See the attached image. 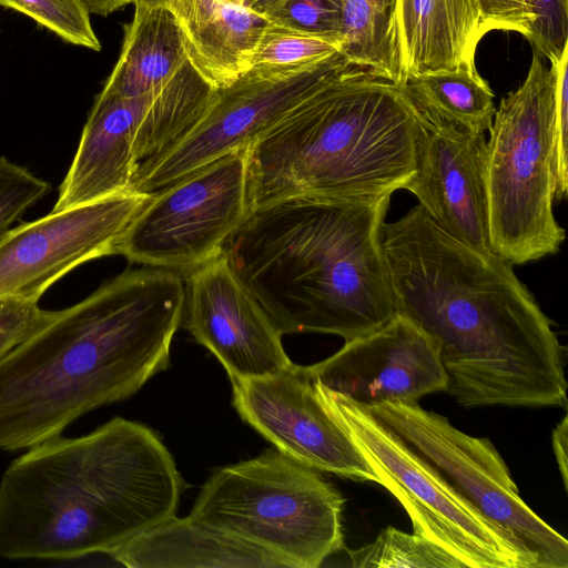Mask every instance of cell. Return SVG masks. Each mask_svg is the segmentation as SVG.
<instances>
[{
  "mask_svg": "<svg viewBox=\"0 0 568 568\" xmlns=\"http://www.w3.org/2000/svg\"><path fill=\"white\" fill-rule=\"evenodd\" d=\"M381 244L396 314L437 341L459 405L523 406L555 382L565 349L510 262L452 237L418 204L383 223Z\"/></svg>",
  "mask_w": 568,
  "mask_h": 568,
  "instance_id": "obj_1",
  "label": "cell"
},
{
  "mask_svg": "<svg viewBox=\"0 0 568 568\" xmlns=\"http://www.w3.org/2000/svg\"><path fill=\"white\" fill-rule=\"evenodd\" d=\"M184 277L126 270L44 322L0 358V450L28 449L135 394L166 369Z\"/></svg>",
  "mask_w": 568,
  "mask_h": 568,
  "instance_id": "obj_2",
  "label": "cell"
},
{
  "mask_svg": "<svg viewBox=\"0 0 568 568\" xmlns=\"http://www.w3.org/2000/svg\"><path fill=\"white\" fill-rule=\"evenodd\" d=\"M183 480L161 438L114 417L28 448L0 479V558L108 554L176 514Z\"/></svg>",
  "mask_w": 568,
  "mask_h": 568,
  "instance_id": "obj_3",
  "label": "cell"
},
{
  "mask_svg": "<svg viewBox=\"0 0 568 568\" xmlns=\"http://www.w3.org/2000/svg\"><path fill=\"white\" fill-rule=\"evenodd\" d=\"M392 195L293 197L251 212L224 253L281 334L345 342L396 315L381 230Z\"/></svg>",
  "mask_w": 568,
  "mask_h": 568,
  "instance_id": "obj_4",
  "label": "cell"
},
{
  "mask_svg": "<svg viewBox=\"0 0 568 568\" xmlns=\"http://www.w3.org/2000/svg\"><path fill=\"white\" fill-rule=\"evenodd\" d=\"M424 120L406 83L346 64L246 149L250 213L293 197L357 201L405 189Z\"/></svg>",
  "mask_w": 568,
  "mask_h": 568,
  "instance_id": "obj_5",
  "label": "cell"
},
{
  "mask_svg": "<svg viewBox=\"0 0 568 568\" xmlns=\"http://www.w3.org/2000/svg\"><path fill=\"white\" fill-rule=\"evenodd\" d=\"M344 501L317 469L275 447L216 469L189 517L272 554L286 568H317L344 548Z\"/></svg>",
  "mask_w": 568,
  "mask_h": 568,
  "instance_id": "obj_6",
  "label": "cell"
},
{
  "mask_svg": "<svg viewBox=\"0 0 568 568\" xmlns=\"http://www.w3.org/2000/svg\"><path fill=\"white\" fill-rule=\"evenodd\" d=\"M555 74L534 50L523 83L496 109L486 142L489 236L513 265L558 252L565 230L554 214Z\"/></svg>",
  "mask_w": 568,
  "mask_h": 568,
  "instance_id": "obj_7",
  "label": "cell"
},
{
  "mask_svg": "<svg viewBox=\"0 0 568 568\" xmlns=\"http://www.w3.org/2000/svg\"><path fill=\"white\" fill-rule=\"evenodd\" d=\"M313 384L325 408L376 474L378 484L402 504L414 534L440 546L467 568H539L535 552L484 516L365 405Z\"/></svg>",
  "mask_w": 568,
  "mask_h": 568,
  "instance_id": "obj_8",
  "label": "cell"
},
{
  "mask_svg": "<svg viewBox=\"0 0 568 568\" xmlns=\"http://www.w3.org/2000/svg\"><path fill=\"white\" fill-rule=\"evenodd\" d=\"M372 415L430 463L484 516L520 539L539 568H567L568 541L521 498L488 438L473 437L418 402L365 405Z\"/></svg>",
  "mask_w": 568,
  "mask_h": 568,
  "instance_id": "obj_9",
  "label": "cell"
},
{
  "mask_svg": "<svg viewBox=\"0 0 568 568\" xmlns=\"http://www.w3.org/2000/svg\"><path fill=\"white\" fill-rule=\"evenodd\" d=\"M246 169L244 149L153 194L116 254L182 275L217 256L250 214Z\"/></svg>",
  "mask_w": 568,
  "mask_h": 568,
  "instance_id": "obj_10",
  "label": "cell"
},
{
  "mask_svg": "<svg viewBox=\"0 0 568 568\" xmlns=\"http://www.w3.org/2000/svg\"><path fill=\"white\" fill-rule=\"evenodd\" d=\"M349 61L336 52L294 67H252L216 95L205 115L133 191L153 195L219 159L247 149L323 81Z\"/></svg>",
  "mask_w": 568,
  "mask_h": 568,
  "instance_id": "obj_11",
  "label": "cell"
},
{
  "mask_svg": "<svg viewBox=\"0 0 568 568\" xmlns=\"http://www.w3.org/2000/svg\"><path fill=\"white\" fill-rule=\"evenodd\" d=\"M151 196L131 191L12 227L0 242V300L38 303L77 266L116 254L129 224Z\"/></svg>",
  "mask_w": 568,
  "mask_h": 568,
  "instance_id": "obj_12",
  "label": "cell"
},
{
  "mask_svg": "<svg viewBox=\"0 0 568 568\" xmlns=\"http://www.w3.org/2000/svg\"><path fill=\"white\" fill-rule=\"evenodd\" d=\"M231 383L241 418L277 449L314 469L378 484L348 433L321 402L307 366L292 363L274 375Z\"/></svg>",
  "mask_w": 568,
  "mask_h": 568,
  "instance_id": "obj_13",
  "label": "cell"
},
{
  "mask_svg": "<svg viewBox=\"0 0 568 568\" xmlns=\"http://www.w3.org/2000/svg\"><path fill=\"white\" fill-rule=\"evenodd\" d=\"M183 277L184 326L220 361L230 379L274 375L293 363L281 332L224 251Z\"/></svg>",
  "mask_w": 568,
  "mask_h": 568,
  "instance_id": "obj_14",
  "label": "cell"
},
{
  "mask_svg": "<svg viewBox=\"0 0 568 568\" xmlns=\"http://www.w3.org/2000/svg\"><path fill=\"white\" fill-rule=\"evenodd\" d=\"M307 368L316 385L363 405L418 402L448 386L439 344L400 314Z\"/></svg>",
  "mask_w": 568,
  "mask_h": 568,
  "instance_id": "obj_15",
  "label": "cell"
},
{
  "mask_svg": "<svg viewBox=\"0 0 568 568\" xmlns=\"http://www.w3.org/2000/svg\"><path fill=\"white\" fill-rule=\"evenodd\" d=\"M486 142L484 133L459 130L425 114L417 141V169L404 190L416 196L418 205L448 235L495 254L489 236Z\"/></svg>",
  "mask_w": 568,
  "mask_h": 568,
  "instance_id": "obj_16",
  "label": "cell"
},
{
  "mask_svg": "<svg viewBox=\"0 0 568 568\" xmlns=\"http://www.w3.org/2000/svg\"><path fill=\"white\" fill-rule=\"evenodd\" d=\"M163 84L133 98L102 92L95 97L52 211L133 191L135 133Z\"/></svg>",
  "mask_w": 568,
  "mask_h": 568,
  "instance_id": "obj_17",
  "label": "cell"
},
{
  "mask_svg": "<svg viewBox=\"0 0 568 568\" xmlns=\"http://www.w3.org/2000/svg\"><path fill=\"white\" fill-rule=\"evenodd\" d=\"M488 33L477 0H395L393 47L399 82L438 72L476 73Z\"/></svg>",
  "mask_w": 568,
  "mask_h": 568,
  "instance_id": "obj_18",
  "label": "cell"
},
{
  "mask_svg": "<svg viewBox=\"0 0 568 568\" xmlns=\"http://www.w3.org/2000/svg\"><path fill=\"white\" fill-rule=\"evenodd\" d=\"M187 61L215 89L251 69V55L270 20L225 0H172Z\"/></svg>",
  "mask_w": 568,
  "mask_h": 568,
  "instance_id": "obj_19",
  "label": "cell"
},
{
  "mask_svg": "<svg viewBox=\"0 0 568 568\" xmlns=\"http://www.w3.org/2000/svg\"><path fill=\"white\" fill-rule=\"evenodd\" d=\"M129 568H283L272 554L222 530L176 515L106 554Z\"/></svg>",
  "mask_w": 568,
  "mask_h": 568,
  "instance_id": "obj_20",
  "label": "cell"
},
{
  "mask_svg": "<svg viewBox=\"0 0 568 568\" xmlns=\"http://www.w3.org/2000/svg\"><path fill=\"white\" fill-rule=\"evenodd\" d=\"M122 49L102 93L133 98L166 82L187 60L184 40L169 7L134 6Z\"/></svg>",
  "mask_w": 568,
  "mask_h": 568,
  "instance_id": "obj_21",
  "label": "cell"
},
{
  "mask_svg": "<svg viewBox=\"0 0 568 568\" xmlns=\"http://www.w3.org/2000/svg\"><path fill=\"white\" fill-rule=\"evenodd\" d=\"M215 95L216 89L187 60L162 85L144 111L135 133L133 187L187 139Z\"/></svg>",
  "mask_w": 568,
  "mask_h": 568,
  "instance_id": "obj_22",
  "label": "cell"
},
{
  "mask_svg": "<svg viewBox=\"0 0 568 568\" xmlns=\"http://www.w3.org/2000/svg\"><path fill=\"white\" fill-rule=\"evenodd\" d=\"M407 90L428 116L471 133L489 130L494 92L479 72H438L408 79Z\"/></svg>",
  "mask_w": 568,
  "mask_h": 568,
  "instance_id": "obj_23",
  "label": "cell"
},
{
  "mask_svg": "<svg viewBox=\"0 0 568 568\" xmlns=\"http://www.w3.org/2000/svg\"><path fill=\"white\" fill-rule=\"evenodd\" d=\"M395 0H343L339 52L375 77L399 82L393 47Z\"/></svg>",
  "mask_w": 568,
  "mask_h": 568,
  "instance_id": "obj_24",
  "label": "cell"
},
{
  "mask_svg": "<svg viewBox=\"0 0 568 568\" xmlns=\"http://www.w3.org/2000/svg\"><path fill=\"white\" fill-rule=\"evenodd\" d=\"M347 550L354 568H465V565L435 542L392 526L356 550Z\"/></svg>",
  "mask_w": 568,
  "mask_h": 568,
  "instance_id": "obj_25",
  "label": "cell"
},
{
  "mask_svg": "<svg viewBox=\"0 0 568 568\" xmlns=\"http://www.w3.org/2000/svg\"><path fill=\"white\" fill-rule=\"evenodd\" d=\"M0 6L24 13L69 43L101 50L83 0H0Z\"/></svg>",
  "mask_w": 568,
  "mask_h": 568,
  "instance_id": "obj_26",
  "label": "cell"
},
{
  "mask_svg": "<svg viewBox=\"0 0 568 568\" xmlns=\"http://www.w3.org/2000/svg\"><path fill=\"white\" fill-rule=\"evenodd\" d=\"M339 52L336 44L270 21L250 60L252 67H294Z\"/></svg>",
  "mask_w": 568,
  "mask_h": 568,
  "instance_id": "obj_27",
  "label": "cell"
},
{
  "mask_svg": "<svg viewBox=\"0 0 568 568\" xmlns=\"http://www.w3.org/2000/svg\"><path fill=\"white\" fill-rule=\"evenodd\" d=\"M273 23L329 41H343V0H286L265 14Z\"/></svg>",
  "mask_w": 568,
  "mask_h": 568,
  "instance_id": "obj_28",
  "label": "cell"
},
{
  "mask_svg": "<svg viewBox=\"0 0 568 568\" xmlns=\"http://www.w3.org/2000/svg\"><path fill=\"white\" fill-rule=\"evenodd\" d=\"M50 190L49 182L0 156V242L14 222Z\"/></svg>",
  "mask_w": 568,
  "mask_h": 568,
  "instance_id": "obj_29",
  "label": "cell"
},
{
  "mask_svg": "<svg viewBox=\"0 0 568 568\" xmlns=\"http://www.w3.org/2000/svg\"><path fill=\"white\" fill-rule=\"evenodd\" d=\"M534 23L527 40L550 63L568 44V0H526Z\"/></svg>",
  "mask_w": 568,
  "mask_h": 568,
  "instance_id": "obj_30",
  "label": "cell"
},
{
  "mask_svg": "<svg viewBox=\"0 0 568 568\" xmlns=\"http://www.w3.org/2000/svg\"><path fill=\"white\" fill-rule=\"evenodd\" d=\"M550 64L555 74L556 200H562L568 191V44Z\"/></svg>",
  "mask_w": 568,
  "mask_h": 568,
  "instance_id": "obj_31",
  "label": "cell"
},
{
  "mask_svg": "<svg viewBox=\"0 0 568 568\" xmlns=\"http://www.w3.org/2000/svg\"><path fill=\"white\" fill-rule=\"evenodd\" d=\"M48 313L37 302L0 300V358L36 331Z\"/></svg>",
  "mask_w": 568,
  "mask_h": 568,
  "instance_id": "obj_32",
  "label": "cell"
},
{
  "mask_svg": "<svg viewBox=\"0 0 568 568\" xmlns=\"http://www.w3.org/2000/svg\"><path fill=\"white\" fill-rule=\"evenodd\" d=\"M487 32H517L526 39L531 32L534 16L526 0H477Z\"/></svg>",
  "mask_w": 568,
  "mask_h": 568,
  "instance_id": "obj_33",
  "label": "cell"
},
{
  "mask_svg": "<svg viewBox=\"0 0 568 568\" xmlns=\"http://www.w3.org/2000/svg\"><path fill=\"white\" fill-rule=\"evenodd\" d=\"M551 444L555 453V457L558 464V468L560 470L561 479L564 487L567 489L568 487V457H567V446H568V417L564 416L561 422L554 428L551 435Z\"/></svg>",
  "mask_w": 568,
  "mask_h": 568,
  "instance_id": "obj_34",
  "label": "cell"
},
{
  "mask_svg": "<svg viewBox=\"0 0 568 568\" xmlns=\"http://www.w3.org/2000/svg\"><path fill=\"white\" fill-rule=\"evenodd\" d=\"M90 13L106 17L114 11H118L132 0H83Z\"/></svg>",
  "mask_w": 568,
  "mask_h": 568,
  "instance_id": "obj_35",
  "label": "cell"
},
{
  "mask_svg": "<svg viewBox=\"0 0 568 568\" xmlns=\"http://www.w3.org/2000/svg\"><path fill=\"white\" fill-rule=\"evenodd\" d=\"M286 0H243V6L260 14L265 16L278 8Z\"/></svg>",
  "mask_w": 568,
  "mask_h": 568,
  "instance_id": "obj_36",
  "label": "cell"
},
{
  "mask_svg": "<svg viewBox=\"0 0 568 568\" xmlns=\"http://www.w3.org/2000/svg\"><path fill=\"white\" fill-rule=\"evenodd\" d=\"M172 0H132L134 6L146 8L170 7Z\"/></svg>",
  "mask_w": 568,
  "mask_h": 568,
  "instance_id": "obj_37",
  "label": "cell"
},
{
  "mask_svg": "<svg viewBox=\"0 0 568 568\" xmlns=\"http://www.w3.org/2000/svg\"><path fill=\"white\" fill-rule=\"evenodd\" d=\"M225 1L233 3V4L243 6V0H225Z\"/></svg>",
  "mask_w": 568,
  "mask_h": 568,
  "instance_id": "obj_38",
  "label": "cell"
}]
</instances>
